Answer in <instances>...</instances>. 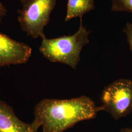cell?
<instances>
[{"label":"cell","instance_id":"cell-8","mask_svg":"<svg viewBox=\"0 0 132 132\" xmlns=\"http://www.w3.org/2000/svg\"><path fill=\"white\" fill-rule=\"evenodd\" d=\"M113 11H125L132 13V0H111Z\"/></svg>","mask_w":132,"mask_h":132},{"label":"cell","instance_id":"cell-9","mask_svg":"<svg viewBox=\"0 0 132 132\" xmlns=\"http://www.w3.org/2000/svg\"><path fill=\"white\" fill-rule=\"evenodd\" d=\"M123 31L126 34L128 43L132 52V23L127 22L123 29Z\"/></svg>","mask_w":132,"mask_h":132},{"label":"cell","instance_id":"cell-2","mask_svg":"<svg viewBox=\"0 0 132 132\" xmlns=\"http://www.w3.org/2000/svg\"><path fill=\"white\" fill-rule=\"evenodd\" d=\"M80 18V26L76 33L71 36L58 38H42L39 52L50 61L60 63L76 69L80 60V53L83 47L90 41V31L83 24Z\"/></svg>","mask_w":132,"mask_h":132},{"label":"cell","instance_id":"cell-3","mask_svg":"<svg viewBox=\"0 0 132 132\" xmlns=\"http://www.w3.org/2000/svg\"><path fill=\"white\" fill-rule=\"evenodd\" d=\"M57 0H21L18 21L22 30L34 39L46 37L44 28L49 22Z\"/></svg>","mask_w":132,"mask_h":132},{"label":"cell","instance_id":"cell-1","mask_svg":"<svg viewBox=\"0 0 132 132\" xmlns=\"http://www.w3.org/2000/svg\"><path fill=\"white\" fill-rule=\"evenodd\" d=\"M101 111L86 96L69 99L45 98L35 106L34 121L43 132H64L81 121L96 118Z\"/></svg>","mask_w":132,"mask_h":132},{"label":"cell","instance_id":"cell-4","mask_svg":"<svg viewBox=\"0 0 132 132\" xmlns=\"http://www.w3.org/2000/svg\"><path fill=\"white\" fill-rule=\"evenodd\" d=\"M101 111L110 113L116 120L132 112V80L121 78L106 87L101 95Z\"/></svg>","mask_w":132,"mask_h":132},{"label":"cell","instance_id":"cell-7","mask_svg":"<svg viewBox=\"0 0 132 132\" xmlns=\"http://www.w3.org/2000/svg\"><path fill=\"white\" fill-rule=\"evenodd\" d=\"M95 0H68L65 21L76 17H82L84 14L94 9Z\"/></svg>","mask_w":132,"mask_h":132},{"label":"cell","instance_id":"cell-5","mask_svg":"<svg viewBox=\"0 0 132 132\" xmlns=\"http://www.w3.org/2000/svg\"><path fill=\"white\" fill-rule=\"evenodd\" d=\"M31 55L32 49L28 44L0 32V68L25 64Z\"/></svg>","mask_w":132,"mask_h":132},{"label":"cell","instance_id":"cell-10","mask_svg":"<svg viewBox=\"0 0 132 132\" xmlns=\"http://www.w3.org/2000/svg\"><path fill=\"white\" fill-rule=\"evenodd\" d=\"M7 15V10L0 1V23L3 22Z\"/></svg>","mask_w":132,"mask_h":132},{"label":"cell","instance_id":"cell-6","mask_svg":"<svg viewBox=\"0 0 132 132\" xmlns=\"http://www.w3.org/2000/svg\"><path fill=\"white\" fill-rule=\"evenodd\" d=\"M40 127L34 120L27 123L20 120L13 108L0 99V132H37Z\"/></svg>","mask_w":132,"mask_h":132},{"label":"cell","instance_id":"cell-11","mask_svg":"<svg viewBox=\"0 0 132 132\" xmlns=\"http://www.w3.org/2000/svg\"><path fill=\"white\" fill-rule=\"evenodd\" d=\"M119 132H132V128H125L121 129Z\"/></svg>","mask_w":132,"mask_h":132}]
</instances>
